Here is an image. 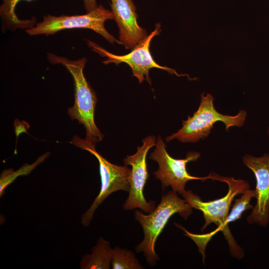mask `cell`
Instances as JSON below:
<instances>
[{"label": "cell", "mask_w": 269, "mask_h": 269, "mask_svg": "<svg viewBox=\"0 0 269 269\" xmlns=\"http://www.w3.org/2000/svg\"><path fill=\"white\" fill-rule=\"evenodd\" d=\"M47 59L53 64L63 65L73 77L74 87V105L68 109V113L72 120L82 124L86 131L85 139L96 144L101 141L104 135L95 122V111L97 102L96 93L85 77L83 70L87 58L76 60H69L51 53H47Z\"/></svg>", "instance_id": "6da1fadb"}, {"label": "cell", "mask_w": 269, "mask_h": 269, "mask_svg": "<svg viewBox=\"0 0 269 269\" xmlns=\"http://www.w3.org/2000/svg\"><path fill=\"white\" fill-rule=\"evenodd\" d=\"M209 176L210 179L224 182L228 184V192L224 197L204 202L191 190H186L181 196L192 208L198 209L203 213L205 222L201 228V231L204 230L211 223L216 224L218 230L223 233L227 240L231 255L238 259H241L244 255V251L237 244L229 229L227 218L234 197L250 189L249 184L247 181L242 179L222 177L215 173H211Z\"/></svg>", "instance_id": "7a4b0ae2"}, {"label": "cell", "mask_w": 269, "mask_h": 269, "mask_svg": "<svg viewBox=\"0 0 269 269\" xmlns=\"http://www.w3.org/2000/svg\"><path fill=\"white\" fill-rule=\"evenodd\" d=\"M192 208L184 199L179 197L177 192L172 190L162 196L157 207L149 214L135 210L134 218L141 225L144 233L143 240L135 247L136 252H143L148 263L155 266L159 259L155 251V242L168 221L175 213L186 220L192 213Z\"/></svg>", "instance_id": "3957f363"}, {"label": "cell", "mask_w": 269, "mask_h": 269, "mask_svg": "<svg viewBox=\"0 0 269 269\" xmlns=\"http://www.w3.org/2000/svg\"><path fill=\"white\" fill-rule=\"evenodd\" d=\"M213 97L210 94L201 95L198 110L192 117L188 116L182 121V127L176 133L167 136V142L176 139L183 143H195L208 136L214 125L218 121L223 122L228 130L232 127H241L246 121L247 112L240 110L235 116L225 115L219 113L213 105Z\"/></svg>", "instance_id": "277c9868"}, {"label": "cell", "mask_w": 269, "mask_h": 269, "mask_svg": "<svg viewBox=\"0 0 269 269\" xmlns=\"http://www.w3.org/2000/svg\"><path fill=\"white\" fill-rule=\"evenodd\" d=\"M70 143L90 152L96 157L99 164L101 181L99 193L81 217L82 224L87 227L96 210L109 195L119 190L129 192L131 169L126 165L119 166L110 162L96 150V144L85 138L75 135Z\"/></svg>", "instance_id": "5b68a950"}, {"label": "cell", "mask_w": 269, "mask_h": 269, "mask_svg": "<svg viewBox=\"0 0 269 269\" xmlns=\"http://www.w3.org/2000/svg\"><path fill=\"white\" fill-rule=\"evenodd\" d=\"M111 10L99 5L93 10L81 15H44L43 20L31 28L25 29L30 35H52L61 30L73 28H88L99 33L111 43L121 44L105 28V22L113 19Z\"/></svg>", "instance_id": "8992f818"}, {"label": "cell", "mask_w": 269, "mask_h": 269, "mask_svg": "<svg viewBox=\"0 0 269 269\" xmlns=\"http://www.w3.org/2000/svg\"><path fill=\"white\" fill-rule=\"evenodd\" d=\"M200 155L198 152L189 151L184 159L173 158L167 152L163 140L159 135L155 142V148L149 157L158 164V169L153 174L156 179L160 181L163 190L170 186L173 191L181 195L186 191L185 186L188 181L210 179L209 175L204 177L193 176L186 169L187 164L197 160Z\"/></svg>", "instance_id": "52a82bcc"}, {"label": "cell", "mask_w": 269, "mask_h": 269, "mask_svg": "<svg viewBox=\"0 0 269 269\" xmlns=\"http://www.w3.org/2000/svg\"><path fill=\"white\" fill-rule=\"evenodd\" d=\"M160 31V24L157 23L154 30L141 43L133 48L130 53L124 55L114 54L91 40H87V43L92 50L101 56L107 58V60L103 61V63H114L117 65L121 63H127L131 68L133 76L138 79L139 83L145 80L151 84L149 71L152 68L161 69L171 74L178 75L173 69L158 64L151 54L149 50L151 41L155 36L159 34Z\"/></svg>", "instance_id": "ba28073f"}, {"label": "cell", "mask_w": 269, "mask_h": 269, "mask_svg": "<svg viewBox=\"0 0 269 269\" xmlns=\"http://www.w3.org/2000/svg\"><path fill=\"white\" fill-rule=\"evenodd\" d=\"M142 141V145L137 147L136 153L127 155L124 160L125 165H131L132 169L129 195L123 207L125 210L139 208L145 212L150 213L154 209L155 202L146 200L143 189L148 177L146 156L150 148L155 146V136L148 135Z\"/></svg>", "instance_id": "9c48e42d"}, {"label": "cell", "mask_w": 269, "mask_h": 269, "mask_svg": "<svg viewBox=\"0 0 269 269\" xmlns=\"http://www.w3.org/2000/svg\"><path fill=\"white\" fill-rule=\"evenodd\" d=\"M243 161L254 173L257 181L255 190L257 202L247 221L251 224L266 226L269 222V154L261 157L246 154Z\"/></svg>", "instance_id": "30bf717a"}, {"label": "cell", "mask_w": 269, "mask_h": 269, "mask_svg": "<svg viewBox=\"0 0 269 269\" xmlns=\"http://www.w3.org/2000/svg\"><path fill=\"white\" fill-rule=\"evenodd\" d=\"M111 11L119 29V41L126 49H133L146 37V30L137 23L136 7L133 0H110Z\"/></svg>", "instance_id": "8fae6325"}, {"label": "cell", "mask_w": 269, "mask_h": 269, "mask_svg": "<svg viewBox=\"0 0 269 269\" xmlns=\"http://www.w3.org/2000/svg\"><path fill=\"white\" fill-rule=\"evenodd\" d=\"M112 249L109 241L100 237L91 254H85L80 262L81 269H108L111 264Z\"/></svg>", "instance_id": "7c38bea8"}, {"label": "cell", "mask_w": 269, "mask_h": 269, "mask_svg": "<svg viewBox=\"0 0 269 269\" xmlns=\"http://www.w3.org/2000/svg\"><path fill=\"white\" fill-rule=\"evenodd\" d=\"M0 6V15L2 26L6 29L15 30L16 28L29 29L34 26L35 18L22 20L16 15L15 9L16 4L21 0L30 1L35 0H1Z\"/></svg>", "instance_id": "4fadbf2b"}, {"label": "cell", "mask_w": 269, "mask_h": 269, "mask_svg": "<svg viewBox=\"0 0 269 269\" xmlns=\"http://www.w3.org/2000/svg\"><path fill=\"white\" fill-rule=\"evenodd\" d=\"M111 265L113 269H143L132 251L117 246L112 249Z\"/></svg>", "instance_id": "5bb4252c"}, {"label": "cell", "mask_w": 269, "mask_h": 269, "mask_svg": "<svg viewBox=\"0 0 269 269\" xmlns=\"http://www.w3.org/2000/svg\"><path fill=\"white\" fill-rule=\"evenodd\" d=\"M255 197V191L249 189L242 194L241 197L236 199L227 218V223L235 221L241 218L243 213L253 206L250 204L252 198Z\"/></svg>", "instance_id": "9a60e30c"}, {"label": "cell", "mask_w": 269, "mask_h": 269, "mask_svg": "<svg viewBox=\"0 0 269 269\" xmlns=\"http://www.w3.org/2000/svg\"><path fill=\"white\" fill-rule=\"evenodd\" d=\"M35 164V163H34ZM33 164L30 166H26L25 167H23L21 170H19L18 171V173H17V172H15V173L14 174V173H11L10 175L9 173L6 174L7 176H1L0 178V196L3 194V192L4 191V189L6 188V187L11 183L12 181L14 180V177H15L17 176H18V175H21L22 174H25L27 172L29 173L30 172V170L32 169L33 168V165L34 164Z\"/></svg>", "instance_id": "2e32d148"}, {"label": "cell", "mask_w": 269, "mask_h": 269, "mask_svg": "<svg viewBox=\"0 0 269 269\" xmlns=\"http://www.w3.org/2000/svg\"><path fill=\"white\" fill-rule=\"evenodd\" d=\"M84 8L87 12L91 11L95 9L98 5L97 3V0H82Z\"/></svg>", "instance_id": "e0dca14e"}, {"label": "cell", "mask_w": 269, "mask_h": 269, "mask_svg": "<svg viewBox=\"0 0 269 269\" xmlns=\"http://www.w3.org/2000/svg\"><path fill=\"white\" fill-rule=\"evenodd\" d=\"M268 134H269V130H268Z\"/></svg>", "instance_id": "ac0fdd59"}]
</instances>
